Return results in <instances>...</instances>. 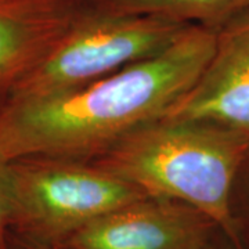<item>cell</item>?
Returning <instances> with one entry per match:
<instances>
[{
	"label": "cell",
	"mask_w": 249,
	"mask_h": 249,
	"mask_svg": "<svg viewBox=\"0 0 249 249\" xmlns=\"http://www.w3.org/2000/svg\"><path fill=\"white\" fill-rule=\"evenodd\" d=\"M217 29L191 24L158 55L50 96L0 101V162L34 157L90 160L163 118L199 78Z\"/></svg>",
	"instance_id": "1"
},
{
	"label": "cell",
	"mask_w": 249,
	"mask_h": 249,
	"mask_svg": "<svg viewBox=\"0 0 249 249\" xmlns=\"http://www.w3.org/2000/svg\"><path fill=\"white\" fill-rule=\"evenodd\" d=\"M83 0H0V101L60 43Z\"/></svg>",
	"instance_id": "7"
},
{
	"label": "cell",
	"mask_w": 249,
	"mask_h": 249,
	"mask_svg": "<svg viewBox=\"0 0 249 249\" xmlns=\"http://www.w3.org/2000/svg\"><path fill=\"white\" fill-rule=\"evenodd\" d=\"M249 142L217 126L160 118L90 158L145 196L176 199L212 217L229 245L230 196Z\"/></svg>",
	"instance_id": "2"
},
{
	"label": "cell",
	"mask_w": 249,
	"mask_h": 249,
	"mask_svg": "<svg viewBox=\"0 0 249 249\" xmlns=\"http://www.w3.org/2000/svg\"><path fill=\"white\" fill-rule=\"evenodd\" d=\"M219 238H224L220 227L199 209L176 199L144 196L101 214L57 248L202 249Z\"/></svg>",
	"instance_id": "5"
},
{
	"label": "cell",
	"mask_w": 249,
	"mask_h": 249,
	"mask_svg": "<svg viewBox=\"0 0 249 249\" xmlns=\"http://www.w3.org/2000/svg\"><path fill=\"white\" fill-rule=\"evenodd\" d=\"M163 118L211 124L249 142V9L217 29L202 73Z\"/></svg>",
	"instance_id": "6"
},
{
	"label": "cell",
	"mask_w": 249,
	"mask_h": 249,
	"mask_svg": "<svg viewBox=\"0 0 249 249\" xmlns=\"http://www.w3.org/2000/svg\"><path fill=\"white\" fill-rule=\"evenodd\" d=\"M11 247H13V249H58L40 245V244H34V242H22V241H13Z\"/></svg>",
	"instance_id": "11"
},
{
	"label": "cell",
	"mask_w": 249,
	"mask_h": 249,
	"mask_svg": "<svg viewBox=\"0 0 249 249\" xmlns=\"http://www.w3.org/2000/svg\"><path fill=\"white\" fill-rule=\"evenodd\" d=\"M202 249H231L229 242L226 241V238H219V240L213 241L211 244H208L206 247H204Z\"/></svg>",
	"instance_id": "12"
},
{
	"label": "cell",
	"mask_w": 249,
	"mask_h": 249,
	"mask_svg": "<svg viewBox=\"0 0 249 249\" xmlns=\"http://www.w3.org/2000/svg\"><path fill=\"white\" fill-rule=\"evenodd\" d=\"M191 24L83 7L60 43L6 98L50 96L106 78L166 50Z\"/></svg>",
	"instance_id": "4"
},
{
	"label": "cell",
	"mask_w": 249,
	"mask_h": 249,
	"mask_svg": "<svg viewBox=\"0 0 249 249\" xmlns=\"http://www.w3.org/2000/svg\"><path fill=\"white\" fill-rule=\"evenodd\" d=\"M85 3L103 11L152 16L212 29L222 28L249 9V0H85Z\"/></svg>",
	"instance_id": "8"
},
{
	"label": "cell",
	"mask_w": 249,
	"mask_h": 249,
	"mask_svg": "<svg viewBox=\"0 0 249 249\" xmlns=\"http://www.w3.org/2000/svg\"><path fill=\"white\" fill-rule=\"evenodd\" d=\"M13 241L57 248L101 214L145 196L91 160L34 155L4 162Z\"/></svg>",
	"instance_id": "3"
},
{
	"label": "cell",
	"mask_w": 249,
	"mask_h": 249,
	"mask_svg": "<svg viewBox=\"0 0 249 249\" xmlns=\"http://www.w3.org/2000/svg\"><path fill=\"white\" fill-rule=\"evenodd\" d=\"M0 162V249H13L10 234V201L4 170Z\"/></svg>",
	"instance_id": "10"
},
{
	"label": "cell",
	"mask_w": 249,
	"mask_h": 249,
	"mask_svg": "<svg viewBox=\"0 0 249 249\" xmlns=\"http://www.w3.org/2000/svg\"><path fill=\"white\" fill-rule=\"evenodd\" d=\"M231 249H249V150L241 163L230 196Z\"/></svg>",
	"instance_id": "9"
}]
</instances>
